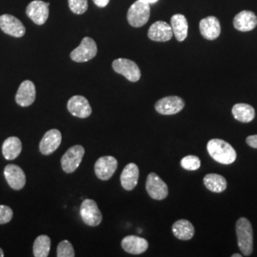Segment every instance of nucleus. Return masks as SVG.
Wrapping results in <instances>:
<instances>
[{
	"mask_svg": "<svg viewBox=\"0 0 257 257\" xmlns=\"http://www.w3.org/2000/svg\"><path fill=\"white\" fill-rule=\"evenodd\" d=\"M145 2H147L149 4H154V3H156L158 0H144Z\"/></svg>",
	"mask_w": 257,
	"mask_h": 257,
	"instance_id": "34",
	"label": "nucleus"
},
{
	"mask_svg": "<svg viewBox=\"0 0 257 257\" xmlns=\"http://www.w3.org/2000/svg\"><path fill=\"white\" fill-rule=\"evenodd\" d=\"M123 249L131 254H141L145 252L149 247L147 240L136 235H128L121 241Z\"/></svg>",
	"mask_w": 257,
	"mask_h": 257,
	"instance_id": "18",
	"label": "nucleus"
},
{
	"mask_svg": "<svg viewBox=\"0 0 257 257\" xmlns=\"http://www.w3.org/2000/svg\"><path fill=\"white\" fill-rule=\"evenodd\" d=\"M112 69L115 73L125 76L131 82H138L141 77V72L138 64L127 58H118L112 62Z\"/></svg>",
	"mask_w": 257,
	"mask_h": 257,
	"instance_id": "6",
	"label": "nucleus"
},
{
	"mask_svg": "<svg viewBox=\"0 0 257 257\" xmlns=\"http://www.w3.org/2000/svg\"><path fill=\"white\" fill-rule=\"evenodd\" d=\"M233 26L240 32H249L257 26V17L251 11H242L233 19Z\"/></svg>",
	"mask_w": 257,
	"mask_h": 257,
	"instance_id": "20",
	"label": "nucleus"
},
{
	"mask_svg": "<svg viewBox=\"0 0 257 257\" xmlns=\"http://www.w3.org/2000/svg\"><path fill=\"white\" fill-rule=\"evenodd\" d=\"M246 142H247V144H248L249 147L257 149V135L248 137L247 139H246Z\"/></svg>",
	"mask_w": 257,
	"mask_h": 257,
	"instance_id": "32",
	"label": "nucleus"
},
{
	"mask_svg": "<svg viewBox=\"0 0 257 257\" xmlns=\"http://www.w3.org/2000/svg\"><path fill=\"white\" fill-rule=\"evenodd\" d=\"M231 112L234 118L242 123H248L255 117V110L253 107L245 103L235 104L232 107Z\"/></svg>",
	"mask_w": 257,
	"mask_h": 257,
	"instance_id": "25",
	"label": "nucleus"
},
{
	"mask_svg": "<svg viewBox=\"0 0 257 257\" xmlns=\"http://www.w3.org/2000/svg\"><path fill=\"white\" fill-rule=\"evenodd\" d=\"M181 167L184 170L187 171H196L200 168L201 166V161L200 159L195 156H187L182 158L181 162Z\"/></svg>",
	"mask_w": 257,
	"mask_h": 257,
	"instance_id": "29",
	"label": "nucleus"
},
{
	"mask_svg": "<svg viewBox=\"0 0 257 257\" xmlns=\"http://www.w3.org/2000/svg\"><path fill=\"white\" fill-rule=\"evenodd\" d=\"M173 30L170 24L164 21H156L155 22L148 32V37L156 42H167L173 37Z\"/></svg>",
	"mask_w": 257,
	"mask_h": 257,
	"instance_id": "17",
	"label": "nucleus"
},
{
	"mask_svg": "<svg viewBox=\"0 0 257 257\" xmlns=\"http://www.w3.org/2000/svg\"><path fill=\"white\" fill-rule=\"evenodd\" d=\"M79 212L83 222L88 226L96 227L102 222L101 211L92 199H85L80 206Z\"/></svg>",
	"mask_w": 257,
	"mask_h": 257,
	"instance_id": "7",
	"label": "nucleus"
},
{
	"mask_svg": "<svg viewBox=\"0 0 257 257\" xmlns=\"http://www.w3.org/2000/svg\"><path fill=\"white\" fill-rule=\"evenodd\" d=\"M146 190L151 198L155 200H163L169 193L167 184L155 173L148 175Z\"/></svg>",
	"mask_w": 257,
	"mask_h": 257,
	"instance_id": "8",
	"label": "nucleus"
},
{
	"mask_svg": "<svg viewBox=\"0 0 257 257\" xmlns=\"http://www.w3.org/2000/svg\"><path fill=\"white\" fill-rule=\"evenodd\" d=\"M205 187L212 193H223L227 189V180L224 176L216 174H209L203 179Z\"/></svg>",
	"mask_w": 257,
	"mask_h": 257,
	"instance_id": "26",
	"label": "nucleus"
},
{
	"mask_svg": "<svg viewBox=\"0 0 257 257\" xmlns=\"http://www.w3.org/2000/svg\"><path fill=\"white\" fill-rule=\"evenodd\" d=\"M50 3L42 0L32 1L26 8V14L30 19L37 25H43L49 18Z\"/></svg>",
	"mask_w": 257,
	"mask_h": 257,
	"instance_id": "10",
	"label": "nucleus"
},
{
	"mask_svg": "<svg viewBox=\"0 0 257 257\" xmlns=\"http://www.w3.org/2000/svg\"><path fill=\"white\" fill-rule=\"evenodd\" d=\"M97 54V46L91 37H84L80 45L71 53V58L74 62L83 63L90 61Z\"/></svg>",
	"mask_w": 257,
	"mask_h": 257,
	"instance_id": "5",
	"label": "nucleus"
},
{
	"mask_svg": "<svg viewBox=\"0 0 257 257\" xmlns=\"http://www.w3.org/2000/svg\"><path fill=\"white\" fill-rule=\"evenodd\" d=\"M69 7L75 15H82L88 9V0H68Z\"/></svg>",
	"mask_w": 257,
	"mask_h": 257,
	"instance_id": "30",
	"label": "nucleus"
},
{
	"mask_svg": "<svg viewBox=\"0 0 257 257\" xmlns=\"http://www.w3.org/2000/svg\"><path fill=\"white\" fill-rule=\"evenodd\" d=\"M199 29L202 37L208 40H214L220 36V22L215 17L202 19L199 23Z\"/></svg>",
	"mask_w": 257,
	"mask_h": 257,
	"instance_id": "19",
	"label": "nucleus"
},
{
	"mask_svg": "<svg viewBox=\"0 0 257 257\" xmlns=\"http://www.w3.org/2000/svg\"><path fill=\"white\" fill-rule=\"evenodd\" d=\"M236 235L240 251L244 256H249L253 250V231L247 218L241 217L236 222Z\"/></svg>",
	"mask_w": 257,
	"mask_h": 257,
	"instance_id": "2",
	"label": "nucleus"
},
{
	"mask_svg": "<svg viewBox=\"0 0 257 257\" xmlns=\"http://www.w3.org/2000/svg\"><path fill=\"white\" fill-rule=\"evenodd\" d=\"M0 29L5 34L14 37H22L26 33L22 22L11 15H2L0 17Z\"/></svg>",
	"mask_w": 257,
	"mask_h": 257,
	"instance_id": "14",
	"label": "nucleus"
},
{
	"mask_svg": "<svg viewBox=\"0 0 257 257\" xmlns=\"http://www.w3.org/2000/svg\"><path fill=\"white\" fill-rule=\"evenodd\" d=\"M69 112L75 117L87 118L92 114V107L88 99L82 95H74L67 104Z\"/></svg>",
	"mask_w": 257,
	"mask_h": 257,
	"instance_id": "12",
	"label": "nucleus"
},
{
	"mask_svg": "<svg viewBox=\"0 0 257 257\" xmlns=\"http://www.w3.org/2000/svg\"><path fill=\"white\" fill-rule=\"evenodd\" d=\"M56 255H57V257L75 256L74 247H73V245L71 244V242L68 241V240L61 241V242L58 244V246H57Z\"/></svg>",
	"mask_w": 257,
	"mask_h": 257,
	"instance_id": "28",
	"label": "nucleus"
},
{
	"mask_svg": "<svg viewBox=\"0 0 257 257\" xmlns=\"http://www.w3.org/2000/svg\"><path fill=\"white\" fill-rule=\"evenodd\" d=\"M171 27H172L175 38L179 42H182L187 38L189 24H188V21L185 18V16L180 15V14L173 16L171 19Z\"/></svg>",
	"mask_w": 257,
	"mask_h": 257,
	"instance_id": "22",
	"label": "nucleus"
},
{
	"mask_svg": "<svg viewBox=\"0 0 257 257\" xmlns=\"http://www.w3.org/2000/svg\"><path fill=\"white\" fill-rule=\"evenodd\" d=\"M85 149L81 145H74L65 153L61 158L62 170L67 174H72L77 170L82 162Z\"/></svg>",
	"mask_w": 257,
	"mask_h": 257,
	"instance_id": "4",
	"label": "nucleus"
},
{
	"mask_svg": "<svg viewBox=\"0 0 257 257\" xmlns=\"http://www.w3.org/2000/svg\"><path fill=\"white\" fill-rule=\"evenodd\" d=\"M4 176L10 187L16 191L24 188L26 184V175L23 170L15 164H9L4 169Z\"/></svg>",
	"mask_w": 257,
	"mask_h": 257,
	"instance_id": "15",
	"label": "nucleus"
},
{
	"mask_svg": "<svg viewBox=\"0 0 257 257\" xmlns=\"http://www.w3.org/2000/svg\"><path fill=\"white\" fill-rule=\"evenodd\" d=\"M51 249V239L45 234L39 235L34 242L33 252L36 257H47Z\"/></svg>",
	"mask_w": 257,
	"mask_h": 257,
	"instance_id": "27",
	"label": "nucleus"
},
{
	"mask_svg": "<svg viewBox=\"0 0 257 257\" xmlns=\"http://www.w3.org/2000/svg\"><path fill=\"white\" fill-rule=\"evenodd\" d=\"M151 8L150 4L144 0L136 1L128 11V23L133 27L139 28L144 26L150 19Z\"/></svg>",
	"mask_w": 257,
	"mask_h": 257,
	"instance_id": "3",
	"label": "nucleus"
},
{
	"mask_svg": "<svg viewBox=\"0 0 257 257\" xmlns=\"http://www.w3.org/2000/svg\"><path fill=\"white\" fill-rule=\"evenodd\" d=\"M4 256V251H3V249L0 248V257Z\"/></svg>",
	"mask_w": 257,
	"mask_h": 257,
	"instance_id": "36",
	"label": "nucleus"
},
{
	"mask_svg": "<svg viewBox=\"0 0 257 257\" xmlns=\"http://www.w3.org/2000/svg\"><path fill=\"white\" fill-rule=\"evenodd\" d=\"M118 166L115 157L102 156L97 159L94 165V173L100 180H109L114 175Z\"/></svg>",
	"mask_w": 257,
	"mask_h": 257,
	"instance_id": "9",
	"label": "nucleus"
},
{
	"mask_svg": "<svg viewBox=\"0 0 257 257\" xmlns=\"http://www.w3.org/2000/svg\"><path fill=\"white\" fill-rule=\"evenodd\" d=\"M37 96L36 86L31 80H25L20 84L18 92L16 94V102L20 107L31 106Z\"/></svg>",
	"mask_w": 257,
	"mask_h": 257,
	"instance_id": "16",
	"label": "nucleus"
},
{
	"mask_svg": "<svg viewBox=\"0 0 257 257\" xmlns=\"http://www.w3.org/2000/svg\"><path fill=\"white\" fill-rule=\"evenodd\" d=\"M22 143L19 138L11 137L7 138L2 145V154L7 160H14L20 155Z\"/></svg>",
	"mask_w": 257,
	"mask_h": 257,
	"instance_id": "23",
	"label": "nucleus"
},
{
	"mask_svg": "<svg viewBox=\"0 0 257 257\" xmlns=\"http://www.w3.org/2000/svg\"><path fill=\"white\" fill-rule=\"evenodd\" d=\"M61 141H62L61 133L56 128L50 130L41 139L39 143V151L44 156H50L53 153H55L60 146Z\"/></svg>",
	"mask_w": 257,
	"mask_h": 257,
	"instance_id": "13",
	"label": "nucleus"
},
{
	"mask_svg": "<svg viewBox=\"0 0 257 257\" xmlns=\"http://www.w3.org/2000/svg\"><path fill=\"white\" fill-rule=\"evenodd\" d=\"M207 150L211 158L220 164L229 165L236 159L235 150L228 142L222 139H211L207 144Z\"/></svg>",
	"mask_w": 257,
	"mask_h": 257,
	"instance_id": "1",
	"label": "nucleus"
},
{
	"mask_svg": "<svg viewBox=\"0 0 257 257\" xmlns=\"http://www.w3.org/2000/svg\"><path fill=\"white\" fill-rule=\"evenodd\" d=\"M242 255H243V254H242V253H234V254H232V255H231V256H232V257H241V256H242Z\"/></svg>",
	"mask_w": 257,
	"mask_h": 257,
	"instance_id": "35",
	"label": "nucleus"
},
{
	"mask_svg": "<svg viewBox=\"0 0 257 257\" xmlns=\"http://www.w3.org/2000/svg\"><path fill=\"white\" fill-rule=\"evenodd\" d=\"M14 212L13 210L6 206V205H0V224H7L13 219Z\"/></svg>",
	"mask_w": 257,
	"mask_h": 257,
	"instance_id": "31",
	"label": "nucleus"
},
{
	"mask_svg": "<svg viewBox=\"0 0 257 257\" xmlns=\"http://www.w3.org/2000/svg\"><path fill=\"white\" fill-rule=\"evenodd\" d=\"M139 169L135 163H130L124 168L120 175V182L126 191L134 190L138 183Z\"/></svg>",
	"mask_w": 257,
	"mask_h": 257,
	"instance_id": "21",
	"label": "nucleus"
},
{
	"mask_svg": "<svg viewBox=\"0 0 257 257\" xmlns=\"http://www.w3.org/2000/svg\"><path fill=\"white\" fill-rule=\"evenodd\" d=\"M185 102L179 96H166L156 103L157 112L163 115H173L183 110Z\"/></svg>",
	"mask_w": 257,
	"mask_h": 257,
	"instance_id": "11",
	"label": "nucleus"
},
{
	"mask_svg": "<svg viewBox=\"0 0 257 257\" xmlns=\"http://www.w3.org/2000/svg\"><path fill=\"white\" fill-rule=\"evenodd\" d=\"M93 2H94V4L96 6H98L100 8H104V7H106L109 4L110 0H93Z\"/></svg>",
	"mask_w": 257,
	"mask_h": 257,
	"instance_id": "33",
	"label": "nucleus"
},
{
	"mask_svg": "<svg viewBox=\"0 0 257 257\" xmlns=\"http://www.w3.org/2000/svg\"><path fill=\"white\" fill-rule=\"evenodd\" d=\"M173 233L176 238L180 240H191L194 235V227L190 221L180 219L174 223Z\"/></svg>",
	"mask_w": 257,
	"mask_h": 257,
	"instance_id": "24",
	"label": "nucleus"
}]
</instances>
